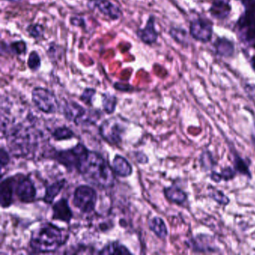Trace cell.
Returning <instances> with one entry per match:
<instances>
[{
    "instance_id": "8992f818",
    "label": "cell",
    "mask_w": 255,
    "mask_h": 255,
    "mask_svg": "<svg viewBox=\"0 0 255 255\" xmlns=\"http://www.w3.org/2000/svg\"><path fill=\"white\" fill-rule=\"evenodd\" d=\"M63 115L68 122L74 125H94L99 120L101 112L86 110L74 101H66L63 106Z\"/></svg>"
},
{
    "instance_id": "cb8c5ba5",
    "label": "cell",
    "mask_w": 255,
    "mask_h": 255,
    "mask_svg": "<svg viewBox=\"0 0 255 255\" xmlns=\"http://www.w3.org/2000/svg\"><path fill=\"white\" fill-rule=\"evenodd\" d=\"M238 175L234 167L228 166L224 167L221 168V172L213 171H210V180L213 183H220L221 182H229L234 180Z\"/></svg>"
},
{
    "instance_id": "e575fe53",
    "label": "cell",
    "mask_w": 255,
    "mask_h": 255,
    "mask_svg": "<svg viewBox=\"0 0 255 255\" xmlns=\"http://www.w3.org/2000/svg\"><path fill=\"white\" fill-rule=\"evenodd\" d=\"M47 53L51 62H57L59 55H61L60 46L55 42L50 43L47 48Z\"/></svg>"
},
{
    "instance_id": "3957f363",
    "label": "cell",
    "mask_w": 255,
    "mask_h": 255,
    "mask_svg": "<svg viewBox=\"0 0 255 255\" xmlns=\"http://www.w3.org/2000/svg\"><path fill=\"white\" fill-rule=\"evenodd\" d=\"M2 135H5L10 151L17 157H25L36 147V130L23 124L9 127Z\"/></svg>"
},
{
    "instance_id": "d4e9b609",
    "label": "cell",
    "mask_w": 255,
    "mask_h": 255,
    "mask_svg": "<svg viewBox=\"0 0 255 255\" xmlns=\"http://www.w3.org/2000/svg\"><path fill=\"white\" fill-rule=\"evenodd\" d=\"M2 45L1 46V52L2 53L4 51L8 54L15 55V56H24L27 53V44L23 40H17V41H12L9 44H5L4 41H2Z\"/></svg>"
},
{
    "instance_id": "7402d4cb",
    "label": "cell",
    "mask_w": 255,
    "mask_h": 255,
    "mask_svg": "<svg viewBox=\"0 0 255 255\" xmlns=\"http://www.w3.org/2000/svg\"><path fill=\"white\" fill-rule=\"evenodd\" d=\"M148 228L159 240H165L168 236L166 224L159 216H153L148 221Z\"/></svg>"
},
{
    "instance_id": "9a60e30c",
    "label": "cell",
    "mask_w": 255,
    "mask_h": 255,
    "mask_svg": "<svg viewBox=\"0 0 255 255\" xmlns=\"http://www.w3.org/2000/svg\"><path fill=\"white\" fill-rule=\"evenodd\" d=\"M52 210H53L52 219L53 220L70 223L74 217V213L70 207L69 202L67 198H61L54 203L52 207Z\"/></svg>"
},
{
    "instance_id": "7bdbcfd3",
    "label": "cell",
    "mask_w": 255,
    "mask_h": 255,
    "mask_svg": "<svg viewBox=\"0 0 255 255\" xmlns=\"http://www.w3.org/2000/svg\"><path fill=\"white\" fill-rule=\"evenodd\" d=\"M225 1H229V2H230V1H231V0H225Z\"/></svg>"
},
{
    "instance_id": "8d00e7d4",
    "label": "cell",
    "mask_w": 255,
    "mask_h": 255,
    "mask_svg": "<svg viewBox=\"0 0 255 255\" xmlns=\"http://www.w3.org/2000/svg\"><path fill=\"white\" fill-rule=\"evenodd\" d=\"M70 23L71 26H75V27L82 28L85 29L86 26V20L83 17L80 16H73L70 19Z\"/></svg>"
},
{
    "instance_id": "4dcf8cb0",
    "label": "cell",
    "mask_w": 255,
    "mask_h": 255,
    "mask_svg": "<svg viewBox=\"0 0 255 255\" xmlns=\"http://www.w3.org/2000/svg\"><path fill=\"white\" fill-rule=\"evenodd\" d=\"M171 38L177 44L186 47L188 44V33L184 29L179 27H171L169 30Z\"/></svg>"
},
{
    "instance_id": "f35d334b",
    "label": "cell",
    "mask_w": 255,
    "mask_h": 255,
    "mask_svg": "<svg viewBox=\"0 0 255 255\" xmlns=\"http://www.w3.org/2000/svg\"><path fill=\"white\" fill-rule=\"evenodd\" d=\"M135 159L137 162L141 164H146L148 162V157L142 152H136L135 153Z\"/></svg>"
},
{
    "instance_id": "2e32d148",
    "label": "cell",
    "mask_w": 255,
    "mask_h": 255,
    "mask_svg": "<svg viewBox=\"0 0 255 255\" xmlns=\"http://www.w3.org/2000/svg\"><path fill=\"white\" fill-rule=\"evenodd\" d=\"M163 194L167 201L180 207L186 205L189 200L187 192L177 184H172L164 187Z\"/></svg>"
},
{
    "instance_id": "5bb4252c",
    "label": "cell",
    "mask_w": 255,
    "mask_h": 255,
    "mask_svg": "<svg viewBox=\"0 0 255 255\" xmlns=\"http://www.w3.org/2000/svg\"><path fill=\"white\" fill-rule=\"evenodd\" d=\"M15 175L3 179L0 184V204L2 208H8L14 203Z\"/></svg>"
},
{
    "instance_id": "7a4b0ae2",
    "label": "cell",
    "mask_w": 255,
    "mask_h": 255,
    "mask_svg": "<svg viewBox=\"0 0 255 255\" xmlns=\"http://www.w3.org/2000/svg\"><path fill=\"white\" fill-rule=\"evenodd\" d=\"M68 240L65 229L51 222H46L32 231L29 246L35 253H50L60 249Z\"/></svg>"
},
{
    "instance_id": "44dd1931",
    "label": "cell",
    "mask_w": 255,
    "mask_h": 255,
    "mask_svg": "<svg viewBox=\"0 0 255 255\" xmlns=\"http://www.w3.org/2000/svg\"><path fill=\"white\" fill-rule=\"evenodd\" d=\"M113 168L116 175L128 177L132 174V167L129 161L122 155H116L113 161Z\"/></svg>"
},
{
    "instance_id": "f546056e",
    "label": "cell",
    "mask_w": 255,
    "mask_h": 255,
    "mask_svg": "<svg viewBox=\"0 0 255 255\" xmlns=\"http://www.w3.org/2000/svg\"><path fill=\"white\" fill-rule=\"evenodd\" d=\"M52 137L55 141H65L76 137L74 131L67 126L58 127L51 132Z\"/></svg>"
},
{
    "instance_id": "4fadbf2b",
    "label": "cell",
    "mask_w": 255,
    "mask_h": 255,
    "mask_svg": "<svg viewBox=\"0 0 255 255\" xmlns=\"http://www.w3.org/2000/svg\"><path fill=\"white\" fill-rule=\"evenodd\" d=\"M137 38L146 45L151 46L157 42L159 32L156 29V19L153 14L149 15L144 27L136 31Z\"/></svg>"
},
{
    "instance_id": "7c38bea8",
    "label": "cell",
    "mask_w": 255,
    "mask_h": 255,
    "mask_svg": "<svg viewBox=\"0 0 255 255\" xmlns=\"http://www.w3.org/2000/svg\"><path fill=\"white\" fill-rule=\"evenodd\" d=\"M189 35L198 42L207 44L211 41L213 35V24L208 19H194L189 23Z\"/></svg>"
},
{
    "instance_id": "d6986e66",
    "label": "cell",
    "mask_w": 255,
    "mask_h": 255,
    "mask_svg": "<svg viewBox=\"0 0 255 255\" xmlns=\"http://www.w3.org/2000/svg\"><path fill=\"white\" fill-rule=\"evenodd\" d=\"M231 8L229 1L213 0V3L209 9L210 15L216 20H225L231 14Z\"/></svg>"
},
{
    "instance_id": "484cf974",
    "label": "cell",
    "mask_w": 255,
    "mask_h": 255,
    "mask_svg": "<svg viewBox=\"0 0 255 255\" xmlns=\"http://www.w3.org/2000/svg\"><path fill=\"white\" fill-rule=\"evenodd\" d=\"M198 162L201 171L204 172L213 171L218 165L217 159L215 158L213 152L209 149H206L201 152Z\"/></svg>"
},
{
    "instance_id": "83f0119b",
    "label": "cell",
    "mask_w": 255,
    "mask_h": 255,
    "mask_svg": "<svg viewBox=\"0 0 255 255\" xmlns=\"http://www.w3.org/2000/svg\"><path fill=\"white\" fill-rule=\"evenodd\" d=\"M99 255H131L132 252L118 241L110 242L98 252Z\"/></svg>"
},
{
    "instance_id": "f1b7e54d",
    "label": "cell",
    "mask_w": 255,
    "mask_h": 255,
    "mask_svg": "<svg viewBox=\"0 0 255 255\" xmlns=\"http://www.w3.org/2000/svg\"><path fill=\"white\" fill-rule=\"evenodd\" d=\"M103 110L107 114L112 115L115 113L117 107V97L110 92H104L101 95Z\"/></svg>"
},
{
    "instance_id": "8fae6325",
    "label": "cell",
    "mask_w": 255,
    "mask_h": 255,
    "mask_svg": "<svg viewBox=\"0 0 255 255\" xmlns=\"http://www.w3.org/2000/svg\"><path fill=\"white\" fill-rule=\"evenodd\" d=\"M14 195L19 201L24 204L35 201L37 196L36 187L29 176L22 174H15Z\"/></svg>"
},
{
    "instance_id": "5b68a950",
    "label": "cell",
    "mask_w": 255,
    "mask_h": 255,
    "mask_svg": "<svg viewBox=\"0 0 255 255\" xmlns=\"http://www.w3.org/2000/svg\"><path fill=\"white\" fill-rule=\"evenodd\" d=\"M89 153V149L84 144L78 143L67 150H52L50 157L63 165L69 172L73 171L78 172Z\"/></svg>"
},
{
    "instance_id": "9c48e42d",
    "label": "cell",
    "mask_w": 255,
    "mask_h": 255,
    "mask_svg": "<svg viewBox=\"0 0 255 255\" xmlns=\"http://www.w3.org/2000/svg\"><path fill=\"white\" fill-rule=\"evenodd\" d=\"M98 194L96 190L89 185H80L76 188L73 196V204L81 213L89 214L96 207Z\"/></svg>"
},
{
    "instance_id": "74e56055",
    "label": "cell",
    "mask_w": 255,
    "mask_h": 255,
    "mask_svg": "<svg viewBox=\"0 0 255 255\" xmlns=\"http://www.w3.org/2000/svg\"><path fill=\"white\" fill-rule=\"evenodd\" d=\"M114 88L116 90L122 92H132L133 87L129 84H123L121 83H116L114 84Z\"/></svg>"
},
{
    "instance_id": "ffe728a7",
    "label": "cell",
    "mask_w": 255,
    "mask_h": 255,
    "mask_svg": "<svg viewBox=\"0 0 255 255\" xmlns=\"http://www.w3.org/2000/svg\"><path fill=\"white\" fill-rule=\"evenodd\" d=\"M213 47L218 56L224 58L232 57L235 53V44L225 37H219L215 40Z\"/></svg>"
},
{
    "instance_id": "ba28073f",
    "label": "cell",
    "mask_w": 255,
    "mask_h": 255,
    "mask_svg": "<svg viewBox=\"0 0 255 255\" xmlns=\"http://www.w3.org/2000/svg\"><path fill=\"white\" fill-rule=\"evenodd\" d=\"M32 101L39 111L51 115L57 113L59 103L56 95L50 89L44 87H35L32 91Z\"/></svg>"
},
{
    "instance_id": "836d02e7",
    "label": "cell",
    "mask_w": 255,
    "mask_h": 255,
    "mask_svg": "<svg viewBox=\"0 0 255 255\" xmlns=\"http://www.w3.org/2000/svg\"><path fill=\"white\" fill-rule=\"evenodd\" d=\"M96 89L93 88H86L80 96V101L89 107L93 106V100L96 95Z\"/></svg>"
},
{
    "instance_id": "ab89813d",
    "label": "cell",
    "mask_w": 255,
    "mask_h": 255,
    "mask_svg": "<svg viewBox=\"0 0 255 255\" xmlns=\"http://www.w3.org/2000/svg\"><path fill=\"white\" fill-rule=\"evenodd\" d=\"M250 65L252 66V69L255 72V56H252L250 60Z\"/></svg>"
},
{
    "instance_id": "ac0fdd59",
    "label": "cell",
    "mask_w": 255,
    "mask_h": 255,
    "mask_svg": "<svg viewBox=\"0 0 255 255\" xmlns=\"http://www.w3.org/2000/svg\"><path fill=\"white\" fill-rule=\"evenodd\" d=\"M94 5L98 11L112 21H117L122 16V11L120 7L110 0H104V1L97 2L94 4Z\"/></svg>"
},
{
    "instance_id": "277c9868",
    "label": "cell",
    "mask_w": 255,
    "mask_h": 255,
    "mask_svg": "<svg viewBox=\"0 0 255 255\" xmlns=\"http://www.w3.org/2000/svg\"><path fill=\"white\" fill-rule=\"evenodd\" d=\"M241 2L244 13L236 23V31L243 43L255 47V0H241Z\"/></svg>"
},
{
    "instance_id": "d6a6232c",
    "label": "cell",
    "mask_w": 255,
    "mask_h": 255,
    "mask_svg": "<svg viewBox=\"0 0 255 255\" xmlns=\"http://www.w3.org/2000/svg\"><path fill=\"white\" fill-rule=\"evenodd\" d=\"M27 66L32 72H37L41 69V56L36 50H32L29 53L27 59Z\"/></svg>"
},
{
    "instance_id": "60d3db41",
    "label": "cell",
    "mask_w": 255,
    "mask_h": 255,
    "mask_svg": "<svg viewBox=\"0 0 255 255\" xmlns=\"http://www.w3.org/2000/svg\"><path fill=\"white\" fill-rule=\"evenodd\" d=\"M2 1H7L9 2H23V0H2Z\"/></svg>"
},
{
    "instance_id": "30bf717a",
    "label": "cell",
    "mask_w": 255,
    "mask_h": 255,
    "mask_svg": "<svg viewBox=\"0 0 255 255\" xmlns=\"http://www.w3.org/2000/svg\"><path fill=\"white\" fill-rule=\"evenodd\" d=\"M186 247L194 254H219L221 249L215 244L213 236L207 234H198L185 242Z\"/></svg>"
},
{
    "instance_id": "603a6c76",
    "label": "cell",
    "mask_w": 255,
    "mask_h": 255,
    "mask_svg": "<svg viewBox=\"0 0 255 255\" xmlns=\"http://www.w3.org/2000/svg\"><path fill=\"white\" fill-rule=\"evenodd\" d=\"M67 180L65 179L56 180L54 183L47 186L45 189V193L42 200L45 204H51L54 201L55 198L59 195L62 189L66 185Z\"/></svg>"
},
{
    "instance_id": "6da1fadb",
    "label": "cell",
    "mask_w": 255,
    "mask_h": 255,
    "mask_svg": "<svg viewBox=\"0 0 255 255\" xmlns=\"http://www.w3.org/2000/svg\"><path fill=\"white\" fill-rule=\"evenodd\" d=\"M78 173L86 182L100 189H110L114 186L116 181L113 167L96 151L89 150Z\"/></svg>"
},
{
    "instance_id": "1f68e13d",
    "label": "cell",
    "mask_w": 255,
    "mask_h": 255,
    "mask_svg": "<svg viewBox=\"0 0 255 255\" xmlns=\"http://www.w3.org/2000/svg\"><path fill=\"white\" fill-rule=\"evenodd\" d=\"M26 32L28 35L33 39H42L45 33V28L41 23H31L26 28Z\"/></svg>"
},
{
    "instance_id": "b9f144b4",
    "label": "cell",
    "mask_w": 255,
    "mask_h": 255,
    "mask_svg": "<svg viewBox=\"0 0 255 255\" xmlns=\"http://www.w3.org/2000/svg\"><path fill=\"white\" fill-rule=\"evenodd\" d=\"M89 2H93L94 4L97 3V2H101V1H104V0H88Z\"/></svg>"
},
{
    "instance_id": "52a82bcc",
    "label": "cell",
    "mask_w": 255,
    "mask_h": 255,
    "mask_svg": "<svg viewBox=\"0 0 255 255\" xmlns=\"http://www.w3.org/2000/svg\"><path fill=\"white\" fill-rule=\"evenodd\" d=\"M125 130V121L117 117L106 119L99 128L100 134L104 141L115 146H119L122 143Z\"/></svg>"
},
{
    "instance_id": "4316f807",
    "label": "cell",
    "mask_w": 255,
    "mask_h": 255,
    "mask_svg": "<svg viewBox=\"0 0 255 255\" xmlns=\"http://www.w3.org/2000/svg\"><path fill=\"white\" fill-rule=\"evenodd\" d=\"M207 196L213 200L216 204L222 207H227L231 203L229 197L225 194L223 191L218 189L213 185H208L207 186Z\"/></svg>"
},
{
    "instance_id": "d590c367",
    "label": "cell",
    "mask_w": 255,
    "mask_h": 255,
    "mask_svg": "<svg viewBox=\"0 0 255 255\" xmlns=\"http://www.w3.org/2000/svg\"><path fill=\"white\" fill-rule=\"evenodd\" d=\"M11 158H10L9 153L4 147H1L0 149V165H1V171H2L4 168L9 164Z\"/></svg>"
},
{
    "instance_id": "e0dca14e",
    "label": "cell",
    "mask_w": 255,
    "mask_h": 255,
    "mask_svg": "<svg viewBox=\"0 0 255 255\" xmlns=\"http://www.w3.org/2000/svg\"><path fill=\"white\" fill-rule=\"evenodd\" d=\"M231 154L233 157V167L237 171L239 175L245 176L249 180L252 179V171H251V160L250 159H245L243 156H240L237 150L234 147H230Z\"/></svg>"
}]
</instances>
